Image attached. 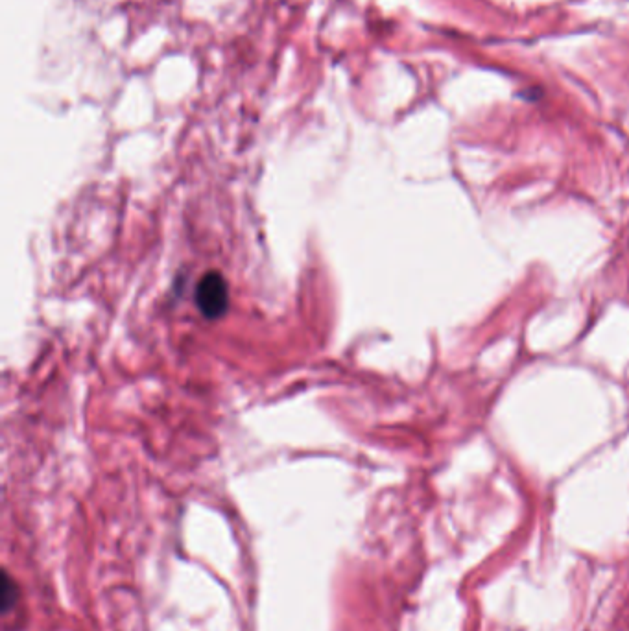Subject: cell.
Wrapping results in <instances>:
<instances>
[{
  "label": "cell",
  "mask_w": 629,
  "mask_h": 631,
  "mask_svg": "<svg viewBox=\"0 0 629 631\" xmlns=\"http://www.w3.org/2000/svg\"><path fill=\"white\" fill-rule=\"evenodd\" d=\"M196 305L205 318L216 320L224 316L229 305L226 279L216 272L203 275L196 288Z\"/></svg>",
  "instance_id": "6da1fadb"
}]
</instances>
